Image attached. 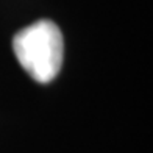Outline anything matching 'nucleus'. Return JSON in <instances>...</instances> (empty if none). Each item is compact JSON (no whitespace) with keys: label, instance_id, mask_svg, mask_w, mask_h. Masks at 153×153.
I'll use <instances>...</instances> for the list:
<instances>
[{"label":"nucleus","instance_id":"nucleus-1","mask_svg":"<svg viewBox=\"0 0 153 153\" xmlns=\"http://www.w3.org/2000/svg\"><path fill=\"white\" fill-rule=\"evenodd\" d=\"M13 50L20 66L34 81L50 83L62 66V33L55 22L41 19L16 33Z\"/></svg>","mask_w":153,"mask_h":153}]
</instances>
